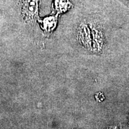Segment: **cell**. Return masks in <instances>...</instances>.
<instances>
[{"label":"cell","mask_w":129,"mask_h":129,"mask_svg":"<svg viewBox=\"0 0 129 129\" xmlns=\"http://www.w3.org/2000/svg\"><path fill=\"white\" fill-rule=\"evenodd\" d=\"M78 38L84 46L89 47L91 44L90 31L87 25L83 23L81 25L78 30Z\"/></svg>","instance_id":"obj_4"},{"label":"cell","mask_w":129,"mask_h":129,"mask_svg":"<svg viewBox=\"0 0 129 129\" xmlns=\"http://www.w3.org/2000/svg\"><path fill=\"white\" fill-rule=\"evenodd\" d=\"M58 15L59 14H56V15L49 16L45 17L44 18L40 20V23L41 24L42 28L46 32H51L55 28L57 25Z\"/></svg>","instance_id":"obj_3"},{"label":"cell","mask_w":129,"mask_h":129,"mask_svg":"<svg viewBox=\"0 0 129 129\" xmlns=\"http://www.w3.org/2000/svg\"><path fill=\"white\" fill-rule=\"evenodd\" d=\"M41 0H19V10L22 18L27 22H33L38 17Z\"/></svg>","instance_id":"obj_1"},{"label":"cell","mask_w":129,"mask_h":129,"mask_svg":"<svg viewBox=\"0 0 129 129\" xmlns=\"http://www.w3.org/2000/svg\"><path fill=\"white\" fill-rule=\"evenodd\" d=\"M73 7L69 0H53L52 8L57 14H62L67 12Z\"/></svg>","instance_id":"obj_2"},{"label":"cell","mask_w":129,"mask_h":129,"mask_svg":"<svg viewBox=\"0 0 129 129\" xmlns=\"http://www.w3.org/2000/svg\"><path fill=\"white\" fill-rule=\"evenodd\" d=\"M93 37H94V46L96 48L99 50V48L102 46L103 44V36L101 32L96 28H93Z\"/></svg>","instance_id":"obj_5"},{"label":"cell","mask_w":129,"mask_h":129,"mask_svg":"<svg viewBox=\"0 0 129 129\" xmlns=\"http://www.w3.org/2000/svg\"><path fill=\"white\" fill-rule=\"evenodd\" d=\"M96 99H97V101H98L99 102H102L105 99V96L102 93H99L96 94Z\"/></svg>","instance_id":"obj_6"}]
</instances>
